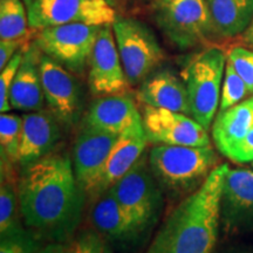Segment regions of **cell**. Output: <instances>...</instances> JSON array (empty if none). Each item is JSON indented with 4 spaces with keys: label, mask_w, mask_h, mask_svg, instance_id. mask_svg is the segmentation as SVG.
<instances>
[{
    "label": "cell",
    "mask_w": 253,
    "mask_h": 253,
    "mask_svg": "<svg viewBox=\"0 0 253 253\" xmlns=\"http://www.w3.org/2000/svg\"><path fill=\"white\" fill-rule=\"evenodd\" d=\"M18 189L20 213L34 232L58 243L74 235L86 192L67 155L49 154L24 166Z\"/></svg>",
    "instance_id": "1"
},
{
    "label": "cell",
    "mask_w": 253,
    "mask_h": 253,
    "mask_svg": "<svg viewBox=\"0 0 253 253\" xmlns=\"http://www.w3.org/2000/svg\"><path fill=\"white\" fill-rule=\"evenodd\" d=\"M119 135L84 126L73 149V169L79 185L86 194L99 178Z\"/></svg>",
    "instance_id": "15"
},
{
    "label": "cell",
    "mask_w": 253,
    "mask_h": 253,
    "mask_svg": "<svg viewBox=\"0 0 253 253\" xmlns=\"http://www.w3.org/2000/svg\"><path fill=\"white\" fill-rule=\"evenodd\" d=\"M28 14L23 0H0L1 40L24 39L27 34Z\"/></svg>",
    "instance_id": "24"
},
{
    "label": "cell",
    "mask_w": 253,
    "mask_h": 253,
    "mask_svg": "<svg viewBox=\"0 0 253 253\" xmlns=\"http://www.w3.org/2000/svg\"><path fill=\"white\" fill-rule=\"evenodd\" d=\"M138 115L135 101L128 95L101 96L91 103L84 126L120 135Z\"/></svg>",
    "instance_id": "20"
},
{
    "label": "cell",
    "mask_w": 253,
    "mask_h": 253,
    "mask_svg": "<svg viewBox=\"0 0 253 253\" xmlns=\"http://www.w3.org/2000/svg\"><path fill=\"white\" fill-rule=\"evenodd\" d=\"M151 171L149 161L142 156L125 176L109 190L142 231L156 219L162 195Z\"/></svg>",
    "instance_id": "8"
},
{
    "label": "cell",
    "mask_w": 253,
    "mask_h": 253,
    "mask_svg": "<svg viewBox=\"0 0 253 253\" xmlns=\"http://www.w3.org/2000/svg\"><path fill=\"white\" fill-rule=\"evenodd\" d=\"M251 164H252V168H253V161H252V162H251Z\"/></svg>",
    "instance_id": "38"
},
{
    "label": "cell",
    "mask_w": 253,
    "mask_h": 253,
    "mask_svg": "<svg viewBox=\"0 0 253 253\" xmlns=\"http://www.w3.org/2000/svg\"><path fill=\"white\" fill-rule=\"evenodd\" d=\"M40 77L45 100L49 110L60 123L71 126L77 121L81 108L78 82L68 69L54 59L41 52L39 59Z\"/></svg>",
    "instance_id": "13"
},
{
    "label": "cell",
    "mask_w": 253,
    "mask_h": 253,
    "mask_svg": "<svg viewBox=\"0 0 253 253\" xmlns=\"http://www.w3.org/2000/svg\"><path fill=\"white\" fill-rule=\"evenodd\" d=\"M236 163H248L253 161V128L238 144L226 155Z\"/></svg>",
    "instance_id": "31"
},
{
    "label": "cell",
    "mask_w": 253,
    "mask_h": 253,
    "mask_svg": "<svg viewBox=\"0 0 253 253\" xmlns=\"http://www.w3.org/2000/svg\"><path fill=\"white\" fill-rule=\"evenodd\" d=\"M38 253H72V251L71 245H66L65 243L53 242L41 248Z\"/></svg>",
    "instance_id": "33"
},
{
    "label": "cell",
    "mask_w": 253,
    "mask_h": 253,
    "mask_svg": "<svg viewBox=\"0 0 253 253\" xmlns=\"http://www.w3.org/2000/svg\"><path fill=\"white\" fill-rule=\"evenodd\" d=\"M170 1H172V0H158V4H168Z\"/></svg>",
    "instance_id": "37"
},
{
    "label": "cell",
    "mask_w": 253,
    "mask_h": 253,
    "mask_svg": "<svg viewBox=\"0 0 253 253\" xmlns=\"http://www.w3.org/2000/svg\"><path fill=\"white\" fill-rule=\"evenodd\" d=\"M23 1H24L25 6H26V8H28L32 5V2L34 1V0H23Z\"/></svg>",
    "instance_id": "36"
},
{
    "label": "cell",
    "mask_w": 253,
    "mask_h": 253,
    "mask_svg": "<svg viewBox=\"0 0 253 253\" xmlns=\"http://www.w3.org/2000/svg\"><path fill=\"white\" fill-rule=\"evenodd\" d=\"M227 61L244 80L250 94H253V50L243 46L233 47L227 54Z\"/></svg>",
    "instance_id": "28"
},
{
    "label": "cell",
    "mask_w": 253,
    "mask_h": 253,
    "mask_svg": "<svg viewBox=\"0 0 253 253\" xmlns=\"http://www.w3.org/2000/svg\"><path fill=\"white\" fill-rule=\"evenodd\" d=\"M142 115L136 118L130 126L119 135L108 160L104 164L99 178L89 191L90 196L99 197L112 188L126 175L142 157L148 143Z\"/></svg>",
    "instance_id": "14"
},
{
    "label": "cell",
    "mask_w": 253,
    "mask_h": 253,
    "mask_svg": "<svg viewBox=\"0 0 253 253\" xmlns=\"http://www.w3.org/2000/svg\"><path fill=\"white\" fill-rule=\"evenodd\" d=\"M24 39L19 40H1L0 41V71L6 67L12 58L23 45Z\"/></svg>",
    "instance_id": "32"
},
{
    "label": "cell",
    "mask_w": 253,
    "mask_h": 253,
    "mask_svg": "<svg viewBox=\"0 0 253 253\" xmlns=\"http://www.w3.org/2000/svg\"><path fill=\"white\" fill-rule=\"evenodd\" d=\"M23 122V118L13 115V114L1 113V115H0V149H1V157H5L12 164L19 163Z\"/></svg>",
    "instance_id": "25"
},
{
    "label": "cell",
    "mask_w": 253,
    "mask_h": 253,
    "mask_svg": "<svg viewBox=\"0 0 253 253\" xmlns=\"http://www.w3.org/2000/svg\"><path fill=\"white\" fill-rule=\"evenodd\" d=\"M226 60L220 48L209 47L192 56L182 71L192 118L207 130L219 108Z\"/></svg>",
    "instance_id": "4"
},
{
    "label": "cell",
    "mask_w": 253,
    "mask_h": 253,
    "mask_svg": "<svg viewBox=\"0 0 253 253\" xmlns=\"http://www.w3.org/2000/svg\"><path fill=\"white\" fill-rule=\"evenodd\" d=\"M227 164H219L203 184L173 209L145 253H212L220 227V198Z\"/></svg>",
    "instance_id": "2"
},
{
    "label": "cell",
    "mask_w": 253,
    "mask_h": 253,
    "mask_svg": "<svg viewBox=\"0 0 253 253\" xmlns=\"http://www.w3.org/2000/svg\"><path fill=\"white\" fill-rule=\"evenodd\" d=\"M72 253H113L108 242L94 231H84L71 244Z\"/></svg>",
    "instance_id": "30"
},
{
    "label": "cell",
    "mask_w": 253,
    "mask_h": 253,
    "mask_svg": "<svg viewBox=\"0 0 253 253\" xmlns=\"http://www.w3.org/2000/svg\"><path fill=\"white\" fill-rule=\"evenodd\" d=\"M220 39L239 37L253 19V0H205Z\"/></svg>",
    "instance_id": "22"
},
{
    "label": "cell",
    "mask_w": 253,
    "mask_h": 253,
    "mask_svg": "<svg viewBox=\"0 0 253 253\" xmlns=\"http://www.w3.org/2000/svg\"><path fill=\"white\" fill-rule=\"evenodd\" d=\"M104 1L107 2V4H109L112 7H115V6L119 5V1L120 0H104Z\"/></svg>",
    "instance_id": "35"
},
{
    "label": "cell",
    "mask_w": 253,
    "mask_h": 253,
    "mask_svg": "<svg viewBox=\"0 0 253 253\" xmlns=\"http://www.w3.org/2000/svg\"><path fill=\"white\" fill-rule=\"evenodd\" d=\"M23 120L19 163L27 166L50 154L60 138V121L45 110L28 113Z\"/></svg>",
    "instance_id": "16"
},
{
    "label": "cell",
    "mask_w": 253,
    "mask_h": 253,
    "mask_svg": "<svg viewBox=\"0 0 253 253\" xmlns=\"http://www.w3.org/2000/svg\"><path fill=\"white\" fill-rule=\"evenodd\" d=\"M253 128V96L217 115L212 138L218 151L226 157Z\"/></svg>",
    "instance_id": "21"
},
{
    "label": "cell",
    "mask_w": 253,
    "mask_h": 253,
    "mask_svg": "<svg viewBox=\"0 0 253 253\" xmlns=\"http://www.w3.org/2000/svg\"><path fill=\"white\" fill-rule=\"evenodd\" d=\"M102 25L67 24L40 30L36 46L74 74H82L89 63Z\"/></svg>",
    "instance_id": "7"
},
{
    "label": "cell",
    "mask_w": 253,
    "mask_h": 253,
    "mask_svg": "<svg viewBox=\"0 0 253 253\" xmlns=\"http://www.w3.org/2000/svg\"><path fill=\"white\" fill-rule=\"evenodd\" d=\"M248 94H250V90L244 80L239 77L233 66L226 60L225 74H224L223 87H221L219 113L225 112L231 107L242 102V100Z\"/></svg>",
    "instance_id": "26"
},
{
    "label": "cell",
    "mask_w": 253,
    "mask_h": 253,
    "mask_svg": "<svg viewBox=\"0 0 253 253\" xmlns=\"http://www.w3.org/2000/svg\"><path fill=\"white\" fill-rule=\"evenodd\" d=\"M239 43L240 46L253 50V19L248 28L239 36Z\"/></svg>",
    "instance_id": "34"
},
{
    "label": "cell",
    "mask_w": 253,
    "mask_h": 253,
    "mask_svg": "<svg viewBox=\"0 0 253 253\" xmlns=\"http://www.w3.org/2000/svg\"><path fill=\"white\" fill-rule=\"evenodd\" d=\"M113 30L129 84H142L164 60L156 37L147 25L134 18H116Z\"/></svg>",
    "instance_id": "5"
},
{
    "label": "cell",
    "mask_w": 253,
    "mask_h": 253,
    "mask_svg": "<svg viewBox=\"0 0 253 253\" xmlns=\"http://www.w3.org/2000/svg\"><path fill=\"white\" fill-rule=\"evenodd\" d=\"M149 166L158 184L171 194H191L219 164L211 145L157 144L150 150Z\"/></svg>",
    "instance_id": "3"
},
{
    "label": "cell",
    "mask_w": 253,
    "mask_h": 253,
    "mask_svg": "<svg viewBox=\"0 0 253 253\" xmlns=\"http://www.w3.org/2000/svg\"><path fill=\"white\" fill-rule=\"evenodd\" d=\"M28 26L34 30L67 24L106 25L116 19L104 0H34L27 8Z\"/></svg>",
    "instance_id": "9"
},
{
    "label": "cell",
    "mask_w": 253,
    "mask_h": 253,
    "mask_svg": "<svg viewBox=\"0 0 253 253\" xmlns=\"http://www.w3.org/2000/svg\"><path fill=\"white\" fill-rule=\"evenodd\" d=\"M142 121L148 141L151 143L186 147L210 145L209 130L184 114L143 106Z\"/></svg>",
    "instance_id": "10"
},
{
    "label": "cell",
    "mask_w": 253,
    "mask_h": 253,
    "mask_svg": "<svg viewBox=\"0 0 253 253\" xmlns=\"http://www.w3.org/2000/svg\"><path fill=\"white\" fill-rule=\"evenodd\" d=\"M220 225L226 233L253 232V171L229 169L220 198Z\"/></svg>",
    "instance_id": "12"
},
{
    "label": "cell",
    "mask_w": 253,
    "mask_h": 253,
    "mask_svg": "<svg viewBox=\"0 0 253 253\" xmlns=\"http://www.w3.org/2000/svg\"><path fill=\"white\" fill-rule=\"evenodd\" d=\"M40 54L41 50L36 43L25 50L23 61L9 93V103L13 109L23 112H38L42 109L45 94L40 77Z\"/></svg>",
    "instance_id": "18"
},
{
    "label": "cell",
    "mask_w": 253,
    "mask_h": 253,
    "mask_svg": "<svg viewBox=\"0 0 253 253\" xmlns=\"http://www.w3.org/2000/svg\"><path fill=\"white\" fill-rule=\"evenodd\" d=\"M156 23L179 49H189L216 37L205 0H172L158 4Z\"/></svg>",
    "instance_id": "6"
},
{
    "label": "cell",
    "mask_w": 253,
    "mask_h": 253,
    "mask_svg": "<svg viewBox=\"0 0 253 253\" xmlns=\"http://www.w3.org/2000/svg\"><path fill=\"white\" fill-rule=\"evenodd\" d=\"M12 164L1 157V185H0V233L19 226V189L11 175Z\"/></svg>",
    "instance_id": "23"
},
{
    "label": "cell",
    "mask_w": 253,
    "mask_h": 253,
    "mask_svg": "<svg viewBox=\"0 0 253 253\" xmlns=\"http://www.w3.org/2000/svg\"><path fill=\"white\" fill-rule=\"evenodd\" d=\"M0 236V253H38L41 249L36 237L20 225Z\"/></svg>",
    "instance_id": "27"
},
{
    "label": "cell",
    "mask_w": 253,
    "mask_h": 253,
    "mask_svg": "<svg viewBox=\"0 0 253 253\" xmlns=\"http://www.w3.org/2000/svg\"><path fill=\"white\" fill-rule=\"evenodd\" d=\"M137 99L144 106L156 107L191 116L184 81L169 69L153 73L140 84Z\"/></svg>",
    "instance_id": "17"
},
{
    "label": "cell",
    "mask_w": 253,
    "mask_h": 253,
    "mask_svg": "<svg viewBox=\"0 0 253 253\" xmlns=\"http://www.w3.org/2000/svg\"><path fill=\"white\" fill-rule=\"evenodd\" d=\"M88 84L96 96L125 94L128 89L121 58L116 45L113 24L102 25L89 59Z\"/></svg>",
    "instance_id": "11"
},
{
    "label": "cell",
    "mask_w": 253,
    "mask_h": 253,
    "mask_svg": "<svg viewBox=\"0 0 253 253\" xmlns=\"http://www.w3.org/2000/svg\"><path fill=\"white\" fill-rule=\"evenodd\" d=\"M97 199L99 201H96L91 210V221L101 235L115 242L128 243L143 232L110 190L99 196Z\"/></svg>",
    "instance_id": "19"
},
{
    "label": "cell",
    "mask_w": 253,
    "mask_h": 253,
    "mask_svg": "<svg viewBox=\"0 0 253 253\" xmlns=\"http://www.w3.org/2000/svg\"><path fill=\"white\" fill-rule=\"evenodd\" d=\"M24 54L25 50L19 49L0 74V112L1 113H7L12 108L9 103V93L18 69L23 61Z\"/></svg>",
    "instance_id": "29"
}]
</instances>
